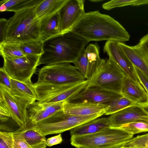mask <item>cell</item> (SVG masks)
<instances>
[{"mask_svg":"<svg viewBox=\"0 0 148 148\" xmlns=\"http://www.w3.org/2000/svg\"><path fill=\"white\" fill-rule=\"evenodd\" d=\"M71 31L88 42L106 40L123 42L130 37L118 22L98 10L85 12Z\"/></svg>","mask_w":148,"mask_h":148,"instance_id":"obj_1","label":"cell"},{"mask_svg":"<svg viewBox=\"0 0 148 148\" xmlns=\"http://www.w3.org/2000/svg\"><path fill=\"white\" fill-rule=\"evenodd\" d=\"M49 40L46 46H44V52L40 57L38 65L73 63L89 42L72 31Z\"/></svg>","mask_w":148,"mask_h":148,"instance_id":"obj_2","label":"cell"},{"mask_svg":"<svg viewBox=\"0 0 148 148\" xmlns=\"http://www.w3.org/2000/svg\"><path fill=\"white\" fill-rule=\"evenodd\" d=\"M36 7L14 12L8 19L5 41L18 42L41 41L40 20L35 13Z\"/></svg>","mask_w":148,"mask_h":148,"instance_id":"obj_3","label":"cell"},{"mask_svg":"<svg viewBox=\"0 0 148 148\" xmlns=\"http://www.w3.org/2000/svg\"><path fill=\"white\" fill-rule=\"evenodd\" d=\"M133 136L120 127L109 126L93 134L71 136L70 141L76 148H122Z\"/></svg>","mask_w":148,"mask_h":148,"instance_id":"obj_4","label":"cell"},{"mask_svg":"<svg viewBox=\"0 0 148 148\" xmlns=\"http://www.w3.org/2000/svg\"><path fill=\"white\" fill-rule=\"evenodd\" d=\"M104 115L103 113L87 116L70 115L63 110L28 127L35 129L43 136L61 133Z\"/></svg>","mask_w":148,"mask_h":148,"instance_id":"obj_5","label":"cell"},{"mask_svg":"<svg viewBox=\"0 0 148 148\" xmlns=\"http://www.w3.org/2000/svg\"><path fill=\"white\" fill-rule=\"evenodd\" d=\"M86 79L69 63L46 65L40 69L34 85H55L83 82Z\"/></svg>","mask_w":148,"mask_h":148,"instance_id":"obj_6","label":"cell"},{"mask_svg":"<svg viewBox=\"0 0 148 148\" xmlns=\"http://www.w3.org/2000/svg\"><path fill=\"white\" fill-rule=\"evenodd\" d=\"M126 75L119 66L109 58L107 60H105L89 79L86 87L96 86L121 94L123 82Z\"/></svg>","mask_w":148,"mask_h":148,"instance_id":"obj_7","label":"cell"},{"mask_svg":"<svg viewBox=\"0 0 148 148\" xmlns=\"http://www.w3.org/2000/svg\"><path fill=\"white\" fill-rule=\"evenodd\" d=\"M40 56L26 55L15 58H4L3 67L11 78L25 82L31 79L35 73Z\"/></svg>","mask_w":148,"mask_h":148,"instance_id":"obj_8","label":"cell"},{"mask_svg":"<svg viewBox=\"0 0 148 148\" xmlns=\"http://www.w3.org/2000/svg\"><path fill=\"white\" fill-rule=\"evenodd\" d=\"M107 118L108 125L116 127L136 121H148V103L130 106L110 115Z\"/></svg>","mask_w":148,"mask_h":148,"instance_id":"obj_9","label":"cell"},{"mask_svg":"<svg viewBox=\"0 0 148 148\" xmlns=\"http://www.w3.org/2000/svg\"><path fill=\"white\" fill-rule=\"evenodd\" d=\"M84 0H68L59 12L62 34L71 31L85 13Z\"/></svg>","mask_w":148,"mask_h":148,"instance_id":"obj_10","label":"cell"},{"mask_svg":"<svg viewBox=\"0 0 148 148\" xmlns=\"http://www.w3.org/2000/svg\"><path fill=\"white\" fill-rule=\"evenodd\" d=\"M0 101L5 104L11 118L20 128H26L27 105L13 95L10 89L0 84Z\"/></svg>","mask_w":148,"mask_h":148,"instance_id":"obj_11","label":"cell"},{"mask_svg":"<svg viewBox=\"0 0 148 148\" xmlns=\"http://www.w3.org/2000/svg\"><path fill=\"white\" fill-rule=\"evenodd\" d=\"M118 42L107 41L103 48L109 58L114 61L126 75L136 84L143 87L136 73L134 65L119 46Z\"/></svg>","mask_w":148,"mask_h":148,"instance_id":"obj_12","label":"cell"},{"mask_svg":"<svg viewBox=\"0 0 148 148\" xmlns=\"http://www.w3.org/2000/svg\"><path fill=\"white\" fill-rule=\"evenodd\" d=\"M123 96L121 94L99 87L86 86L79 92L69 98L66 101L70 102L86 101L109 105L114 99Z\"/></svg>","mask_w":148,"mask_h":148,"instance_id":"obj_13","label":"cell"},{"mask_svg":"<svg viewBox=\"0 0 148 148\" xmlns=\"http://www.w3.org/2000/svg\"><path fill=\"white\" fill-rule=\"evenodd\" d=\"M64 102L49 103L37 101L28 105L27 107V127L63 110Z\"/></svg>","mask_w":148,"mask_h":148,"instance_id":"obj_14","label":"cell"},{"mask_svg":"<svg viewBox=\"0 0 148 148\" xmlns=\"http://www.w3.org/2000/svg\"><path fill=\"white\" fill-rule=\"evenodd\" d=\"M108 106L107 104L88 101L70 102L66 101L63 103V111L68 114L84 116L105 114Z\"/></svg>","mask_w":148,"mask_h":148,"instance_id":"obj_15","label":"cell"},{"mask_svg":"<svg viewBox=\"0 0 148 148\" xmlns=\"http://www.w3.org/2000/svg\"><path fill=\"white\" fill-rule=\"evenodd\" d=\"M12 95L27 106L37 100V96L31 80L19 81L10 78Z\"/></svg>","mask_w":148,"mask_h":148,"instance_id":"obj_16","label":"cell"},{"mask_svg":"<svg viewBox=\"0 0 148 148\" xmlns=\"http://www.w3.org/2000/svg\"><path fill=\"white\" fill-rule=\"evenodd\" d=\"M121 94L136 104L148 103V94L144 88L136 84L126 75L123 79Z\"/></svg>","mask_w":148,"mask_h":148,"instance_id":"obj_17","label":"cell"},{"mask_svg":"<svg viewBox=\"0 0 148 148\" xmlns=\"http://www.w3.org/2000/svg\"><path fill=\"white\" fill-rule=\"evenodd\" d=\"M59 12L40 20V39L43 43L62 35Z\"/></svg>","mask_w":148,"mask_h":148,"instance_id":"obj_18","label":"cell"},{"mask_svg":"<svg viewBox=\"0 0 148 148\" xmlns=\"http://www.w3.org/2000/svg\"><path fill=\"white\" fill-rule=\"evenodd\" d=\"M118 44L134 66L148 77V59L142 54L134 46H129L120 42H118Z\"/></svg>","mask_w":148,"mask_h":148,"instance_id":"obj_19","label":"cell"},{"mask_svg":"<svg viewBox=\"0 0 148 148\" xmlns=\"http://www.w3.org/2000/svg\"><path fill=\"white\" fill-rule=\"evenodd\" d=\"M107 117L97 118L77 126L70 130L71 136H83L97 132L109 127Z\"/></svg>","mask_w":148,"mask_h":148,"instance_id":"obj_20","label":"cell"},{"mask_svg":"<svg viewBox=\"0 0 148 148\" xmlns=\"http://www.w3.org/2000/svg\"><path fill=\"white\" fill-rule=\"evenodd\" d=\"M68 0H42L35 7V12L40 20L58 12Z\"/></svg>","mask_w":148,"mask_h":148,"instance_id":"obj_21","label":"cell"},{"mask_svg":"<svg viewBox=\"0 0 148 148\" xmlns=\"http://www.w3.org/2000/svg\"><path fill=\"white\" fill-rule=\"evenodd\" d=\"M42 0H3L0 1V11L17 12L36 6Z\"/></svg>","mask_w":148,"mask_h":148,"instance_id":"obj_22","label":"cell"},{"mask_svg":"<svg viewBox=\"0 0 148 148\" xmlns=\"http://www.w3.org/2000/svg\"><path fill=\"white\" fill-rule=\"evenodd\" d=\"M24 138L32 148H45L46 139L45 136L37 130L30 127L24 128Z\"/></svg>","mask_w":148,"mask_h":148,"instance_id":"obj_23","label":"cell"},{"mask_svg":"<svg viewBox=\"0 0 148 148\" xmlns=\"http://www.w3.org/2000/svg\"><path fill=\"white\" fill-rule=\"evenodd\" d=\"M0 54L3 58H15L26 55L21 49L19 42L5 41L0 43Z\"/></svg>","mask_w":148,"mask_h":148,"instance_id":"obj_24","label":"cell"},{"mask_svg":"<svg viewBox=\"0 0 148 148\" xmlns=\"http://www.w3.org/2000/svg\"><path fill=\"white\" fill-rule=\"evenodd\" d=\"M21 49L25 55L41 56L44 53V43L41 41L19 42Z\"/></svg>","mask_w":148,"mask_h":148,"instance_id":"obj_25","label":"cell"},{"mask_svg":"<svg viewBox=\"0 0 148 148\" xmlns=\"http://www.w3.org/2000/svg\"><path fill=\"white\" fill-rule=\"evenodd\" d=\"M136 104L127 98L123 96L116 99L109 105L104 115H110L128 107Z\"/></svg>","mask_w":148,"mask_h":148,"instance_id":"obj_26","label":"cell"},{"mask_svg":"<svg viewBox=\"0 0 148 148\" xmlns=\"http://www.w3.org/2000/svg\"><path fill=\"white\" fill-rule=\"evenodd\" d=\"M75 66L86 79L90 78L93 75L88 61L85 48L73 63Z\"/></svg>","mask_w":148,"mask_h":148,"instance_id":"obj_27","label":"cell"},{"mask_svg":"<svg viewBox=\"0 0 148 148\" xmlns=\"http://www.w3.org/2000/svg\"><path fill=\"white\" fill-rule=\"evenodd\" d=\"M148 4V0H113L104 3L102 8L106 10L128 5L138 6Z\"/></svg>","mask_w":148,"mask_h":148,"instance_id":"obj_28","label":"cell"},{"mask_svg":"<svg viewBox=\"0 0 148 148\" xmlns=\"http://www.w3.org/2000/svg\"><path fill=\"white\" fill-rule=\"evenodd\" d=\"M119 127L133 135L148 132V121H139L133 122L123 125Z\"/></svg>","mask_w":148,"mask_h":148,"instance_id":"obj_29","label":"cell"},{"mask_svg":"<svg viewBox=\"0 0 148 148\" xmlns=\"http://www.w3.org/2000/svg\"><path fill=\"white\" fill-rule=\"evenodd\" d=\"M122 148H148V133L132 137Z\"/></svg>","mask_w":148,"mask_h":148,"instance_id":"obj_30","label":"cell"},{"mask_svg":"<svg viewBox=\"0 0 148 148\" xmlns=\"http://www.w3.org/2000/svg\"><path fill=\"white\" fill-rule=\"evenodd\" d=\"M24 128H20L13 132V148H32L24 138L23 133Z\"/></svg>","mask_w":148,"mask_h":148,"instance_id":"obj_31","label":"cell"},{"mask_svg":"<svg viewBox=\"0 0 148 148\" xmlns=\"http://www.w3.org/2000/svg\"><path fill=\"white\" fill-rule=\"evenodd\" d=\"M13 132L0 131V148H13Z\"/></svg>","mask_w":148,"mask_h":148,"instance_id":"obj_32","label":"cell"},{"mask_svg":"<svg viewBox=\"0 0 148 148\" xmlns=\"http://www.w3.org/2000/svg\"><path fill=\"white\" fill-rule=\"evenodd\" d=\"M134 46L142 54L148 59V34L144 36Z\"/></svg>","mask_w":148,"mask_h":148,"instance_id":"obj_33","label":"cell"},{"mask_svg":"<svg viewBox=\"0 0 148 148\" xmlns=\"http://www.w3.org/2000/svg\"><path fill=\"white\" fill-rule=\"evenodd\" d=\"M10 77L3 67L0 68V84L11 89Z\"/></svg>","mask_w":148,"mask_h":148,"instance_id":"obj_34","label":"cell"},{"mask_svg":"<svg viewBox=\"0 0 148 148\" xmlns=\"http://www.w3.org/2000/svg\"><path fill=\"white\" fill-rule=\"evenodd\" d=\"M0 120L1 122L7 121L11 117L10 114L3 103L0 101Z\"/></svg>","mask_w":148,"mask_h":148,"instance_id":"obj_35","label":"cell"},{"mask_svg":"<svg viewBox=\"0 0 148 148\" xmlns=\"http://www.w3.org/2000/svg\"><path fill=\"white\" fill-rule=\"evenodd\" d=\"M8 23V20L5 18L0 19V43L3 42L5 40Z\"/></svg>","mask_w":148,"mask_h":148,"instance_id":"obj_36","label":"cell"},{"mask_svg":"<svg viewBox=\"0 0 148 148\" xmlns=\"http://www.w3.org/2000/svg\"><path fill=\"white\" fill-rule=\"evenodd\" d=\"M137 75L142 85L148 94V77L143 72L134 66Z\"/></svg>","mask_w":148,"mask_h":148,"instance_id":"obj_37","label":"cell"},{"mask_svg":"<svg viewBox=\"0 0 148 148\" xmlns=\"http://www.w3.org/2000/svg\"><path fill=\"white\" fill-rule=\"evenodd\" d=\"M63 139L61 134L48 138L46 140V145L49 147H51L53 145L61 143Z\"/></svg>","mask_w":148,"mask_h":148,"instance_id":"obj_38","label":"cell"},{"mask_svg":"<svg viewBox=\"0 0 148 148\" xmlns=\"http://www.w3.org/2000/svg\"><path fill=\"white\" fill-rule=\"evenodd\" d=\"M91 2L98 3L103 1V0H89Z\"/></svg>","mask_w":148,"mask_h":148,"instance_id":"obj_39","label":"cell"},{"mask_svg":"<svg viewBox=\"0 0 148 148\" xmlns=\"http://www.w3.org/2000/svg\"></svg>","mask_w":148,"mask_h":148,"instance_id":"obj_40","label":"cell"}]
</instances>
